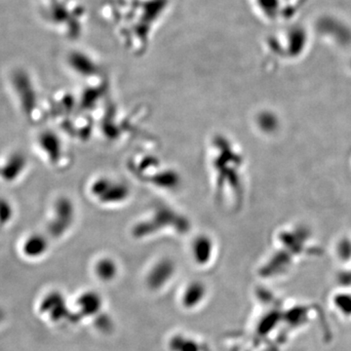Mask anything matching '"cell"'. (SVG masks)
Listing matches in <instances>:
<instances>
[{
	"instance_id": "obj_3",
	"label": "cell",
	"mask_w": 351,
	"mask_h": 351,
	"mask_svg": "<svg viewBox=\"0 0 351 351\" xmlns=\"http://www.w3.org/2000/svg\"><path fill=\"white\" fill-rule=\"evenodd\" d=\"M78 313L83 317L93 319L106 313V300L103 295L97 291L89 290L82 293L76 302Z\"/></svg>"
},
{
	"instance_id": "obj_6",
	"label": "cell",
	"mask_w": 351,
	"mask_h": 351,
	"mask_svg": "<svg viewBox=\"0 0 351 351\" xmlns=\"http://www.w3.org/2000/svg\"><path fill=\"white\" fill-rule=\"evenodd\" d=\"M168 351H204L200 341L193 335L175 332L168 339Z\"/></svg>"
},
{
	"instance_id": "obj_4",
	"label": "cell",
	"mask_w": 351,
	"mask_h": 351,
	"mask_svg": "<svg viewBox=\"0 0 351 351\" xmlns=\"http://www.w3.org/2000/svg\"><path fill=\"white\" fill-rule=\"evenodd\" d=\"M95 279L101 285L108 286L117 282L120 276V265L114 258L101 256L97 258L93 265Z\"/></svg>"
},
{
	"instance_id": "obj_5",
	"label": "cell",
	"mask_w": 351,
	"mask_h": 351,
	"mask_svg": "<svg viewBox=\"0 0 351 351\" xmlns=\"http://www.w3.org/2000/svg\"><path fill=\"white\" fill-rule=\"evenodd\" d=\"M215 244L207 237H199L193 240L191 247V260L198 267H209L215 258Z\"/></svg>"
},
{
	"instance_id": "obj_1",
	"label": "cell",
	"mask_w": 351,
	"mask_h": 351,
	"mask_svg": "<svg viewBox=\"0 0 351 351\" xmlns=\"http://www.w3.org/2000/svg\"><path fill=\"white\" fill-rule=\"evenodd\" d=\"M177 267L169 258H160L152 263L144 276L145 291L152 295H160L174 282Z\"/></svg>"
},
{
	"instance_id": "obj_2",
	"label": "cell",
	"mask_w": 351,
	"mask_h": 351,
	"mask_svg": "<svg viewBox=\"0 0 351 351\" xmlns=\"http://www.w3.org/2000/svg\"><path fill=\"white\" fill-rule=\"evenodd\" d=\"M211 290L207 283L199 279L189 280L184 284L178 294V304L186 313L200 311L209 301Z\"/></svg>"
},
{
	"instance_id": "obj_7",
	"label": "cell",
	"mask_w": 351,
	"mask_h": 351,
	"mask_svg": "<svg viewBox=\"0 0 351 351\" xmlns=\"http://www.w3.org/2000/svg\"><path fill=\"white\" fill-rule=\"evenodd\" d=\"M335 304L338 306L339 311H343L341 313L351 316V298L350 295H339L338 299L335 300Z\"/></svg>"
}]
</instances>
